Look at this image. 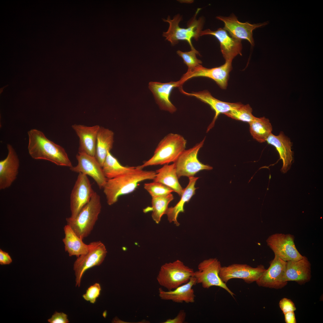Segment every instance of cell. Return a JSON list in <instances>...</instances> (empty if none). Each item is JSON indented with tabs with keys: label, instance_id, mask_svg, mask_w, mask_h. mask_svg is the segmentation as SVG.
I'll list each match as a JSON object with an SVG mask.
<instances>
[{
	"label": "cell",
	"instance_id": "d590c367",
	"mask_svg": "<svg viewBox=\"0 0 323 323\" xmlns=\"http://www.w3.org/2000/svg\"><path fill=\"white\" fill-rule=\"evenodd\" d=\"M279 305L284 314L288 312L294 311L296 310L294 303L291 300L287 298H282L280 301Z\"/></svg>",
	"mask_w": 323,
	"mask_h": 323
},
{
	"label": "cell",
	"instance_id": "d4e9b609",
	"mask_svg": "<svg viewBox=\"0 0 323 323\" xmlns=\"http://www.w3.org/2000/svg\"><path fill=\"white\" fill-rule=\"evenodd\" d=\"M199 177L194 176L189 177L188 184L186 188L183 189V192L179 201L174 206L168 208L166 214L170 223L173 222L176 226L180 225L177 220L178 215L180 212H184L185 204L189 202L195 194V190L197 189L195 187V185Z\"/></svg>",
	"mask_w": 323,
	"mask_h": 323
},
{
	"label": "cell",
	"instance_id": "603a6c76",
	"mask_svg": "<svg viewBox=\"0 0 323 323\" xmlns=\"http://www.w3.org/2000/svg\"><path fill=\"white\" fill-rule=\"evenodd\" d=\"M196 284L195 278L193 276L188 282L173 290L166 291L159 288V295L162 300H171L176 303H193L196 295L192 287Z\"/></svg>",
	"mask_w": 323,
	"mask_h": 323
},
{
	"label": "cell",
	"instance_id": "e575fe53",
	"mask_svg": "<svg viewBox=\"0 0 323 323\" xmlns=\"http://www.w3.org/2000/svg\"><path fill=\"white\" fill-rule=\"evenodd\" d=\"M101 290L100 284L95 283L87 289L86 293L83 295V297L85 300L94 304L100 295Z\"/></svg>",
	"mask_w": 323,
	"mask_h": 323
},
{
	"label": "cell",
	"instance_id": "484cf974",
	"mask_svg": "<svg viewBox=\"0 0 323 323\" xmlns=\"http://www.w3.org/2000/svg\"><path fill=\"white\" fill-rule=\"evenodd\" d=\"M65 237L63 239L65 250L70 256H75L78 258L85 254L89 251L90 244L85 243L83 239L78 237L68 225L65 226Z\"/></svg>",
	"mask_w": 323,
	"mask_h": 323
},
{
	"label": "cell",
	"instance_id": "4fadbf2b",
	"mask_svg": "<svg viewBox=\"0 0 323 323\" xmlns=\"http://www.w3.org/2000/svg\"><path fill=\"white\" fill-rule=\"evenodd\" d=\"M266 269L260 265L254 268L246 264H233L228 266H221L219 276L225 283L232 278L241 279L246 283L256 282Z\"/></svg>",
	"mask_w": 323,
	"mask_h": 323
},
{
	"label": "cell",
	"instance_id": "8992f818",
	"mask_svg": "<svg viewBox=\"0 0 323 323\" xmlns=\"http://www.w3.org/2000/svg\"><path fill=\"white\" fill-rule=\"evenodd\" d=\"M194 272L183 262L177 260L163 265L156 279L160 285L170 290L188 282L194 276Z\"/></svg>",
	"mask_w": 323,
	"mask_h": 323
},
{
	"label": "cell",
	"instance_id": "7c38bea8",
	"mask_svg": "<svg viewBox=\"0 0 323 323\" xmlns=\"http://www.w3.org/2000/svg\"><path fill=\"white\" fill-rule=\"evenodd\" d=\"M95 192L87 176L79 173L70 196V218L76 217L81 209L89 202Z\"/></svg>",
	"mask_w": 323,
	"mask_h": 323
},
{
	"label": "cell",
	"instance_id": "9c48e42d",
	"mask_svg": "<svg viewBox=\"0 0 323 323\" xmlns=\"http://www.w3.org/2000/svg\"><path fill=\"white\" fill-rule=\"evenodd\" d=\"M221 266L220 262L216 258L207 259L201 262L198 265V270L194 272V276L196 283L201 284L205 289H208L212 286L221 287L233 296L234 294L219 277Z\"/></svg>",
	"mask_w": 323,
	"mask_h": 323
},
{
	"label": "cell",
	"instance_id": "4dcf8cb0",
	"mask_svg": "<svg viewBox=\"0 0 323 323\" xmlns=\"http://www.w3.org/2000/svg\"><path fill=\"white\" fill-rule=\"evenodd\" d=\"M173 199L171 193L152 197V207L148 209L152 211V217L156 223H159L162 216L166 214L169 203Z\"/></svg>",
	"mask_w": 323,
	"mask_h": 323
},
{
	"label": "cell",
	"instance_id": "7402d4cb",
	"mask_svg": "<svg viewBox=\"0 0 323 323\" xmlns=\"http://www.w3.org/2000/svg\"><path fill=\"white\" fill-rule=\"evenodd\" d=\"M311 272L310 263L306 257L303 256L298 260L287 261L285 280L287 282L295 281L303 284L310 281Z\"/></svg>",
	"mask_w": 323,
	"mask_h": 323
},
{
	"label": "cell",
	"instance_id": "5bb4252c",
	"mask_svg": "<svg viewBox=\"0 0 323 323\" xmlns=\"http://www.w3.org/2000/svg\"><path fill=\"white\" fill-rule=\"evenodd\" d=\"M217 18L224 24L223 28L232 37L241 40H246L254 46L255 42L253 37V31L255 29L267 25L269 23L251 24L249 22H241L238 21L234 15L228 17L217 16Z\"/></svg>",
	"mask_w": 323,
	"mask_h": 323
},
{
	"label": "cell",
	"instance_id": "30bf717a",
	"mask_svg": "<svg viewBox=\"0 0 323 323\" xmlns=\"http://www.w3.org/2000/svg\"><path fill=\"white\" fill-rule=\"evenodd\" d=\"M232 61H225L220 66L208 68L200 65L192 68L188 69L178 81L180 87L188 80L194 77H204L214 80L223 89H226L228 85L229 74L232 70Z\"/></svg>",
	"mask_w": 323,
	"mask_h": 323
},
{
	"label": "cell",
	"instance_id": "277c9868",
	"mask_svg": "<svg viewBox=\"0 0 323 323\" xmlns=\"http://www.w3.org/2000/svg\"><path fill=\"white\" fill-rule=\"evenodd\" d=\"M101 209L100 197L95 192L89 202L81 209L75 218H66L67 225L83 240L92 230Z\"/></svg>",
	"mask_w": 323,
	"mask_h": 323
},
{
	"label": "cell",
	"instance_id": "52a82bcc",
	"mask_svg": "<svg viewBox=\"0 0 323 323\" xmlns=\"http://www.w3.org/2000/svg\"><path fill=\"white\" fill-rule=\"evenodd\" d=\"M90 244V247L88 252L77 258L74 263L76 287H80L84 272L91 268L101 264L106 255V249L100 241L92 242Z\"/></svg>",
	"mask_w": 323,
	"mask_h": 323
},
{
	"label": "cell",
	"instance_id": "1f68e13d",
	"mask_svg": "<svg viewBox=\"0 0 323 323\" xmlns=\"http://www.w3.org/2000/svg\"><path fill=\"white\" fill-rule=\"evenodd\" d=\"M252 109L249 104H242L239 107L224 114L232 119L249 123L255 117L252 115Z\"/></svg>",
	"mask_w": 323,
	"mask_h": 323
},
{
	"label": "cell",
	"instance_id": "9a60e30c",
	"mask_svg": "<svg viewBox=\"0 0 323 323\" xmlns=\"http://www.w3.org/2000/svg\"><path fill=\"white\" fill-rule=\"evenodd\" d=\"M287 261L276 255L270 265L256 281L259 287L271 289H281L287 285L285 278Z\"/></svg>",
	"mask_w": 323,
	"mask_h": 323
},
{
	"label": "cell",
	"instance_id": "ffe728a7",
	"mask_svg": "<svg viewBox=\"0 0 323 323\" xmlns=\"http://www.w3.org/2000/svg\"><path fill=\"white\" fill-rule=\"evenodd\" d=\"M179 87L178 81L167 83L150 82L149 84V88L160 109L171 113L175 112L177 109L170 100V94L174 88Z\"/></svg>",
	"mask_w": 323,
	"mask_h": 323
},
{
	"label": "cell",
	"instance_id": "f546056e",
	"mask_svg": "<svg viewBox=\"0 0 323 323\" xmlns=\"http://www.w3.org/2000/svg\"><path fill=\"white\" fill-rule=\"evenodd\" d=\"M250 133L253 138L260 143L266 141L272 133V126L269 120L265 117H255L249 123Z\"/></svg>",
	"mask_w": 323,
	"mask_h": 323
},
{
	"label": "cell",
	"instance_id": "f1b7e54d",
	"mask_svg": "<svg viewBox=\"0 0 323 323\" xmlns=\"http://www.w3.org/2000/svg\"><path fill=\"white\" fill-rule=\"evenodd\" d=\"M114 138L112 131L100 127L97 135L95 157L102 167L108 152L112 148Z\"/></svg>",
	"mask_w": 323,
	"mask_h": 323
},
{
	"label": "cell",
	"instance_id": "44dd1931",
	"mask_svg": "<svg viewBox=\"0 0 323 323\" xmlns=\"http://www.w3.org/2000/svg\"><path fill=\"white\" fill-rule=\"evenodd\" d=\"M100 127L97 125L91 127L77 124L72 126L79 138L78 152L95 156L97 135Z\"/></svg>",
	"mask_w": 323,
	"mask_h": 323
},
{
	"label": "cell",
	"instance_id": "d6986e66",
	"mask_svg": "<svg viewBox=\"0 0 323 323\" xmlns=\"http://www.w3.org/2000/svg\"><path fill=\"white\" fill-rule=\"evenodd\" d=\"M7 157L0 162V189L9 187L16 179L18 173L19 161L12 146L7 145Z\"/></svg>",
	"mask_w": 323,
	"mask_h": 323
},
{
	"label": "cell",
	"instance_id": "f35d334b",
	"mask_svg": "<svg viewBox=\"0 0 323 323\" xmlns=\"http://www.w3.org/2000/svg\"><path fill=\"white\" fill-rule=\"evenodd\" d=\"M12 259L8 253L0 249V264L1 265L9 264L12 262Z\"/></svg>",
	"mask_w": 323,
	"mask_h": 323
},
{
	"label": "cell",
	"instance_id": "ac0fdd59",
	"mask_svg": "<svg viewBox=\"0 0 323 323\" xmlns=\"http://www.w3.org/2000/svg\"><path fill=\"white\" fill-rule=\"evenodd\" d=\"M182 88H179L180 91L182 93L187 96L195 97L208 105L214 111V117L207 129V132L214 127L215 122L220 114H224L239 107L242 104L240 103H232L221 101L213 97L211 93L207 90L188 93L184 91Z\"/></svg>",
	"mask_w": 323,
	"mask_h": 323
},
{
	"label": "cell",
	"instance_id": "6da1fadb",
	"mask_svg": "<svg viewBox=\"0 0 323 323\" xmlns=\"http://www.w3.org/2000/svg\"><path fill=\"white\" fill-rule=\"evenodd\" d=\"M28 133V150L33 158L48 160L59 166H72L64 148L49 140L42 132L33 129Z\"/></svg>",
	"mask_w": 323,
	"mask_h": 323
},
{
	"label": "cell",
	"instance_id": "ba28073f",
	"mask_svg": "<svg viewBox=\"0 0 323 323\" xmlns=\"http://www.w3.org/2000/svg\"><path fill=\"white\" fill-rule=\"evenodd\" d=\"M205 138L193 147L185 150L173 163L178 178L182 176L193 177L198 172L203 170H211L212 167L205 164L198 159L197 156L200 149L202 147Z\"/></svg>",
	"mask_w": 323,
	"mask_h": 323
},
{
	"label": "cell",
	"instance_id": "8fae6325",
	"mask_svg": "<svg viewBox=\"0 0 323 323\" xmlns=\"http://www.w3.org/2000/svg\"><path fill=\"white\" fill-rule=\"evenodd\" d=\"M294 237L290 234L275 233L266 240L267 246L277 256L284 260L296 261L303 257L296 249Z\"/></svg>",
	"mask_w": 323,
	"mask_h": 323
},
{
	"label": "cell",
	"instance_id": "4316f807",
	"mask_svg": "<svg viewBox=\"0 0 323 323\" xmlns=\"http://www.w3.org/2000/svg\"><path fill=\"white\" fill-rule=\"evenodd\" d=\"M154 182H159L169 187L181 196L183 189L179 182L174 164H164L156 171Z\"/></svg>",
	"mask_w": 323,
	"mask_h": 323
},
{
	"label": "cell",
	"instance_id": "2e32d148",
	"mask_svg": "<svg viewBox=\"0 0 323 323\" xmlns=\"http://www.w3.org/2000/svg\"><path fill=\"white\" fill-rule=\"evenodd\" d=\"M77 164L70 168L73 172L81 173L91 177L100 189L103 188L107 179L103 172L102 167L94 156L78 152L76 156Z\"/></svg>",
	"mask_w": 323,
	"mask_h": 323
},
{
	"label": "cell",
	"instance_id": "836d02e7",
	"mask_svg": "<svg viewBox=\"0 0 323 323\" xmlns=\"http://www.w3.org/2000/svg\"><path fill=\"white\" fill-rule=\"evenodd\" d=\"M177 53L183 59L184 63L188 66V69L194 68L202 63V61L196 57V54L199 55V54L196 50H191L190 51L185 52L178 50Z\"/></svg>",
	"mask_w": 323,
	"mask_h": 323
},
{
	"label": "cell",
	"instance_id": "74e56055",
	"mask_svg": "<svg viewBox=\"0 0 323 323\" xmlns=\"http://www.w3.org/2000/svg\"><path fill=\"white\" fill-rule=\"evenodd\" d=\"M186 313L184 310H180L177 315L173 319H168L163 323H183L185 320Z\"/></svg>",
	"mask_w": 323,
	"mask_h": 323
},
{
	"label": "cell",
	"instance_id": "ab89813d",
	"mask_svg": "<svg viewBox=\"0 0 323 323\" xmlns=\"http://www.w3.org/2000/svg\"><path fill=\"white\" fill-rule=\"evenodd\" d=\"M285 321L286 323H296V319L294 311L290 312L284 314Z\"/></svg>",
	"mask_w": 323,
	"mask_h": 323
},
{
	"label": "cell",
	"instance_id": "d6a6232c",
	"mask_svg": "<svg viewBox=\"0 0 323 323\" xmlns=\"http://www.w3.org/2000/svg\"><path fill=\"white\" fill-rule=\"evenodd\" d=\"M144 188L152 197L167 194L174 191L171 188L164 184L154 181L151 183H145Z\"/></svg>",
	"mask_w": 323,
	"mask_h": 323
},
{
	"label": "cell",
	"instance_id": "7a4b0ae2",
	"mask_svg": "<svg viewBox=\"0 0 323 323\" xmlns=\"http://www.w3.org/2000/svg\"><path fill=\"white\" fill-rule=\"evenodd\" d=\"M156 175L154 171L142 169L108 179L103 188L107 204L111 205L115 204L120 196L133 192L142 181L153 180Z\"/></svg>",
	"mask_w": 323,
	"mask_h": 323
},
{
	"label": "cell",
	"instance_id": "83f0119b",
	"mask_svg": "<svg viewBox=\"0 0 323 323\" xmlns=\"http://www.w3.org/2000/svg\"><path fill=\"white\" fill-rule=\"evenodd\" d=\"M102 168L104 174L107 179L143 169L140 166L136 167L123 166L111 153L110 151L108 152Z\"/></svg>",
	"mask_w": 323,
	"mask_h": 323
},
{
	"label": "cell",
	"instance_id": "8d00e7d4",
	"mask_svg": "<svg viewBox=\"0 0 323 323\" xmlns=\"http://www.w3.org/2000/svg\"><path fill=\"white\" fill-rule=\"evenodd\" d=\"M50 323H68L67 315L63 312H55L51 318L48 320Z\"/></svg>",
	"mask_w": 323,
	"mask_h": 323
},
{
	"label": "cell",
	"instance_id": "cb8c5ba5",
	"mask_svg": "<svg viewBox=\"0 0 323 323\" xmlns=\"http://www.w3.org/2000/svg\"><path fill=\"white\" fill-rule=\"evenodd\" d=\"M266 141L276 148L283 162L281 170L284 173L286 172L292 160L293 152L291 150L292 143L290 139L281 132L278 135L271 133Z\"/></svg>",
	"mask_w": 323,
	"mask_h": 323
},
{
	"label": "cell",
	"instance_id": "e0dca14e",
	"mask_svg": "<svg viewBox=\"0 0 323 323\" xmlns=\"http://www.w3.org/2000/svg\"><path fill=\"white\" fill-rule=\"evenodd\" d=\"M207 35L213 36L218 40L225 61H232L237 55H242L241 40L232 37L223 28H220L214 31L207 29L202 31L200 34V36Z\"/></svg>",
	"mask_w": 323,
	"mask_h": 323
},
{
	"label": "cell",
	"instance_id": "3957f363",
	"mask_svg": "<svg viewBox=\"0 0 323 323\" xmlns=\"http://www.w3.org/2000/svg\"><path fill=\"white\" fill-rule=\"evenodd\" d=\"M186 144L187 141L182 135L169 133L160 141L152 157L140 166L143 169L150 166L174 163L185 150Z\"/></svg>",
	"mask_w": 323,
	"mask_h": 323
},
{
	"label": "cell",
	"instance_id": "5b68a950",
	"mask_svg": "<svg viewBox=\"0 0 323 323\" xmlns=\"http://www.w3.org/2000/svg\"><path fill=\"white\" fill-rule=\"evenodd\" d=\"M197 9L195 16L188 23V27L182 28L179 24L182 19V16L178 14L175 16L172 19L168 16L167 19H163V21L169 24V27L167 31L163 32L162 36L170 42L172 45H175L179 40L187 41L189 45L191 50H195L192 43V39L194 38L197 40L199 36L203 25L204 20L202 18L197 19L196 17L200 10Z\"/></svg>",
	"mask_w": 323,
	"mask_h": 323
}]
</instances>
